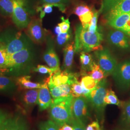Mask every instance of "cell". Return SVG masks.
Instances as JSON below:
<instances>
[{
    "mask_svg": "<svg viewBox=\"0 0 130 130\" xmlns=\"http://www.w3.org/2000/svg\"><path fill=\"white\" fill-rule=\"evenodd\" d=\"M79 61L83 74L91 70L93 61L92 56L88 53L82 51L80 53Z\"/></svg>",
    "mask_w": 130,
    "mask_h": 130,
    "instance_id": "obj_20",
    "label": "cell"
},
{
    "mask_svg": "<svg viewBox=\"0 0 130 130\" xmlns=\"http://www.w3.org/2000/svg\"><path fill=\"white\" fill-rule=\"evenodd\" d=\"M100 14L99 11H94L93 18L92 19L90 23L89 24L88 28L87 30L89 31L92 33H95L98 31V19Z\"/></svg>",
    "mask_w": 130,
    "mask_h": 130,
    "instance_id": "obj_37",
    "label": "cell"
},
{
    "mask_svg": "<svg viewBox=\"0 0 130 130\" xmlns=\"http://www.w3.org/2000/svg\"><path fill=\"white\" fill-rule=\"evenodd\" d=\"M72 95L66 98L53 100L50 109V116L59 128L64 124L70 125L73 119L72 112Z\"/></svg>",
    "mask_w": 130,
    "mask_h": 130,
    "instance_id": "obj_2",
    "label": "cell"
},
{
    "mask_svg": "<svg viewBox=\"0 0 130 130\" xmlns=\"http://www.w3.org/2000/svg\"><path fill=\"white\" fill-rule=\"evenodd\" d=\"M126 34H127V35H129V36H130V32H128L126 33Z\"/></svg>",
    "mask_w": 130,
    "mask_h": 130,
    "instance_id": "obj_46",
    "label": "cell"
},
{
    "mask_svg": "<svg viewBox=\"0 0 130 130\" xmlns=\"http://www.w3.org/2000/svg\"><path fill=\"white\" fill-rule=\"evenodd\" d=\"M54 6L57 7L56 5L48 4H44L42 6L38 7L37 11L40 13V19L42 20L46 14L51 13L53 11V7Z\"/></svg>",
    "mask_w": 130,
    "mask_h": 130,
    "instance_id": "obj_34",
    "label": "cell"
},
{
    "mask_svg": "<svg viewBox=\"0 0 130 130\" xmlns=\"http://www.w3.org/2000/svg\"><path fill=\"white\" fill-rule=\"evenodd\" d=\"M15 87V84L12 79L0 75V91H12Z\"/></svg>",
    "mask_w": 130,
    "mask_h": 130,
    "instance_id": "obj_27",
    "label": "cell"
},
{
    "mask_svg": "<svg viewBox=\"0 0 130 130\" xmlns=\"http://www.w3.org/2000/svg\"><path fill=\"white\" fill-rule=\"evenodd\" d=\"M29 14L27 0H14V11L12 18L18 28L19 29L27 28L31 21Z\"/></svg>",
    "mask_w": 130,
    "mask_h": 130,
    "instance_id": "obj_5",
    "label": "cell"
},
{
    "mask_svg": "<svg viewBox=\"0 0 130 130\" xmlns=\"http://www.w3.org/2000/svg\"><path fill=\"white\" fill-rule=\"evenodd\" d=\"M99 82L89 75H85L82 78L80 84L83 88L91 90L96 86Z\"/></svg>",
    "mask_w": 130,
    "mask_h": 130,
    "instance_id": "obj_28",
    "label": "cell"
},
{
    "mask_svg": "<svg viewBox=\"0 0 130 130\" xmlns=\"http://www.w3.org/2000/svg\"><path fill=\"white\" fill-rule=\"evenodd\" d=\"M43 4H53L57 6L62 12H65L66 10V6L70 0H41Z\"/></svg>",
    "mask_w": 130,
    "mask_h": 130,
    "instance_id": "obj_31",
    "label": "cell"
},
{
    "mask_svg": "<svg viewBox=\"0 0 130 130\" xmlns=\"http://www.w3.org/2000/svg\"><path fill=\"white\" fill-rule=\"evenodd\" d=\"M130 20V13L122 14L107 20L109 26L117 30L122 31Z\"/></svg>",
    "mask_w": 130,
    "mask_h": 130,
    "instance_id": "obj_19",
    "label": "cell"
},
{
    "mask_svg": "<svg viewBox=\"0 0 130 130\" xmlns=\"http://www.w3.org/2000/svg\"><path fill=\"white\" fill-rule=\"evenodd\" d=\"M39 89H29L25 92L22 96V103L27 108H30L37 104Z\"/></svg>",
    "mask_w": 130,
    "mask_h": 130,
    "instance_id": "obj_18",
    "label": "cell"
},
{
    "mask_svg": "<svg viewBox=\"0 0 130 130\" xmlns=\"http://www.w3.org/2000/svg\"><path fill=\"white\" fill-rule=\"evenodd\" d=\"M93 13L94 11H93V10H91L88 13L79 17V19L81 22L82 27L84 28L88 29L89 24L93 18Z\"/></svg>",
    "mask_w": 130,
    "mask_h": 130,
    "instance_id": "obj_35",
    "label": "cell"
},
{
    "mask_svg": "<svg viewBox=\"0 0 130 130\" xmlns=\"http://www.w3.org/2000/svg\"><path fill=\"white\" fill-rule=\"evenodd\" d=\"M60 70V69H59ZM59 70H56L55 69H53L49 67H47L44 65H38L36 68H35L33 69V71L35 72H37L42 74H48L49 75L53 74L56 71Z\"/></svg>",
    "mask_w": 130,
    "mask_h": 130,
    "instance_id": "obj_36",
    "label": "cell"
},
{
    "mask_svg": "<svg viewBox=\"0 0 130 130\" xmlns=\"http://www.w3.org/2000/svg\"><path fill=\"white\" fill-rule=\"evenodd\" d=\"M26 32L36 43H42L46 41V31L42 27V20L40 19H32L27 28Z\"/></svg>",
    "mask_w": 130,
    "mask_h": 130,
    "instance_id": "obj_9",
    "label": "cell"
},
{
    "mask_svg": "<svg viewBox=\"0 0 130 130\" xmlns=\"http://www.w3.org/2000/svg\"><path fill=\"white\" fill-rule=\"evenodd\" d=\"M86 130H103L98 121H93L86 127Z\"/></svg>",
    "mask_w": 130,
    "mask_h": 130,
    "instance_id": "obj_41",
    "label": "cell"
},
{
    "mask_svg": "<svg viewBox=\"0 0 130 130\" xmlns=\"http://www.w3.org/2000/svg\"><path fill=\"white\" fill-rule=\"evenodd\" d=\"M27 121L19 115L7 118L0 127V130H28Z\"/></svg>",
    "mask_w": 130,
    "mask_h": 130,
    "instance_id": "obj_13",
    "label": "cell"
},
{
    "mask_svg": "<svg viewBox=\"0 0 130 130\" xmlns=\"http://www.w3.org/2000/svg\"><path fill=\"white\" fill-rule=\"evenodd\" d=\"M130 13V0H120L105 15L107 20L122 14Z\"/></svg>",
    "mask_w": 130,
    "mask_h": 130,
    "instance_id": "obj_15",
    "label": "cell"
},
{
    "mask_svg": "<svg viewBox=\"0 0 130 130\" xmlns=\"http://www.w3.org/2000/svg\"><path fill=\"white\" fill-rule=\"evenodd\" d=\"M48 86L53 100L66 98L72 95L71 93V87L69 84H63L58 86Z\"/></svg>",
    "mask_w": 130,
    "mask_h": 130,
    "instance_id": "obj_17",
    "label": "cell"
},
{
    "mask_svg": "<svg viewBox=\"0 0 130 130\" xmlns=\"http://www.w3.org/2000/svg\"><path fill=\"white\" fill-rule=\"evenodd\" d=\"M120 1V0H103L99 13L106 15Z\"/></svg>",
    "mask_w": 130,
    "mask_h": 130,
    "instance_id": "obj_29",
    "label": "cell"
},
{
    "mask_svg": "<svg viewBox=\"0 0 130 130\" xmlns=\"http://www.w3.org/2000/svg\"><path fill=\"white\" fill-rule=\"evenodd\" d=\"M7 117L8 115L5 112L0 109V127Z\"/></svg>",
    "mask_w": 130,
    "mask_h": 130,
    "instance_id": "obj_42",
    "label": "cell"
},
{
    "mask_svg": "<svg viewBox=\"0 0 130 130\" xmlns=\"http://www.w3.org/2000/svg\"><path fill=\"white\" fill-rule=\"evenodd\" d=\"M73 128V130H86L85 125L84 123L79 120H76L73 118V120L70 124Z\"/></svg>",
    "mask_w": 130,
    "mask_h": 130,
    "instance_id": "obj_40",
    "label": "cell"
},
{
    "mask_svg": "<svg viewBox=\"0 0 130 130\" xmlns=\"http://www.w3.org/2000/svg\"><path fill=\"white\" fill-rule=\"evenodd\" d=\"M94 55L97 58L98 64L105 72L106 76L112 75L118 63L109 49L103 48L102 49L95 51Z\"/></svg>",
    "mask_w": 130,
    "mask_h": 130,
    "instance_id": "obj_7",
    "label": "cell"
},
{
    "mask_svg": "<svg viewBox=\"0 0 130 130\" xmlns=\"http://www.w3.org/2000/svg\"><path fill=\"white\" fill-rule=\"evenodd\" d=\"M62 130H73V128L71 126L68 124H66L61 127Z\"/></svg>",
    "mask_w": 130,
    "mask_h": 130,
    "instance_id": "obj_43",
    "label": "cell"
},
{
    "mask_svg": "<svg viewBox=\"0 0 130 130\" xmlns=\"http://www.w3.org/2000/svg\"><path fill=\"white\" fill-rule=\"evenodd\" d=\"M51 97L48 84L45 82L42 84V87L39 89L37 104L39 107L40 111H42L50 107L53 101Z\"/></svg>",
    "mask_w": 130,
    "mask_h": 130,
    "instance_id": "obj_14",
    "label": "cell"
},
{
    "mask_svg": "<svg viewBox=\"0 0 130 130\" xmlns=\"http://www.w3.org/2000/svg\"><path fill=\"white\" fill-rule=\"evenodd\" d=\"M55 32L57 35H58L59 34L61 33H62L61 31V28L58 25H57L55 28Z\"/></svg>",
    "mask_w": 130,
    "mask_h": 130,
    "instance_id": "obj_44",
    "label": "cell"
},
{
    "mask_svg": "<svg viewBox=\"0 0 130 130\" xmlns=\"http://www.w3.org/2000/svg\"><path fill=\"white\" fill-rule=\"evenodd\" d=\"M108 42L113 46L117 47L122 50L130 49V44L128 38L125 33L119 30H111L107 36Z\"/></svg>",
    "mask_w": 130,
    "mask_h": 130,
    "instance_id": "obj_11",
    "label": "cell"
},
{
    "mask_svg": "<svg viewBox=\"0 0 130 130\" xmlns=\"http://www.w3.org/2000/svg\"><path fill=\"white\" fill-rule=\"evenodd\" d=\"M14 11V0H0V14L4 17H12Z\"/></svg>",
    "mask_w": 130,
    "mask_h": 130,
    "instance_id": "obj_22",
    "label": "cell"
},
{
    "mask_svg": "<svg viewBox=\"0 0 130 130\" xmlns=\"http://www.w3.org/2000/svg\"><path fill=\"white\" fill-rule=\"evenodd\" d=\"M71 93L73 98H78L83 95V88L78 80V79L75 80L73 83L71 84Z\"/></svg>",
    "mask_w": 130,
    "mask_h": 130,
    "instance_id": "obj_30",
    "label": "cell"
},
{
    "mask_svg": "<svg viewBox=\"0 0 130 130\" xmlns=\"http://www.w3.org/2000/svg\"><path fill=\"white\" fill-rule=\"evenodd\" d=\"M108 83L106 79L100 80L96 86L91 90L86 98L90 104L99 123L102 124L104 121L105 110L106 105L104 100L106 95Z\"/></svg>",
    "mask_w": 130,
    "mask_h": 130,
    "instance_id": "obj_3",
    "label": "cell"
},
{
    "mask_svg": "<svg viewBox=\"0 0 130 130\" xmlns=\"http://www.w3.org/2000/svg\"><path fill=\"white\" fill-rule=\"evenodd\" d=\"M40 130H58L59 127L52 120L41 122L38 125Z\"/></svg>",
    "mask_w": 130,
    "mask_h": 130,
    "instance_id": "obj_33",
    "label": "cell"
},
{
    "mask_svg": "<svg viewBox=\"0 0 130 130\" xmlns=\"http://www.w3.org/2000/svg\"><path fill=\"white\" fill-rule=\"evenodd\" d=\"M103 40V35L97 31L92 33L87 29H85L82 24L76 26L75 32V53L84 51L90 52L102 49L101 43Z\"/></svg>",
    "mask_w": 130,
    "mask_h": 130,
    "instance_id": "obj_1",
    "label": "cell"
},
{
    "mask_svg": "<svg viewBox=\"0 0 130 130\" xmlns=\"http://www.w3.org/2000/svg\"><path fill=\"white\" fill-rule=\"evenodd\" d=\"M62 22L58 25L60 27L62 33H66L68 32L70 29V21L69 19H64L63 17L61 18Z\"/></svg>",
    "mask_w": 130,
    "mask_h": 130,
    "instance_id": "obj_39",
    "label": "cell"
},
{
    "mask_svg": "<svg viewBox=\"0 0 130 130\" xmlns=\"http://www.w3.org/2000/svg\"><path fill=\"white\" fill-rule=\"evenodd\" d=\"M46 49L44 52L43 58L47 65L53 69H60V61L56 53L53 39L50 36L47 37Z\"/></svg>",
    "mask_w": 130,
    "mask_h": 130,
    "instance_id": "obj_10",
    "label": "cell"
},
{
    "mask_svg": "<svg viewBox=\"0 0 130 130\" xmlns=\"http://www.w3.org/2000/svg\"><path fill=\"white\" fill-rule=\"evenodd\" d=\"M30 76H24L19 77L17 79V82L19 86L23 89H34L41 88L42 84L31 82Z\"/></svg>",
    "mask_w": 130,
    "mask_h": 130,
    "instance_id": "obj_21",
    "label": "cell"
},
{
    "mask_svg": "<svg viewBox=\"0 0 130 130\" xmlns=\"http://www.w3.org/2000/svg\"><path fill=\"white\" fill-rule=\"evenodd\" d=\"M112 76L115 85L119 91H128L130 88V58L118 63Z\"/></svg>",
    "mask_w": 130,
    "mask_h": 130,
    "instance_id": "obj_4",
    "label": "cell"
},
{
    "mask_svg": "<svg viewBox=\"0 0 130 130\" xmlns=\"http://www.w3.org/2000/svg\"><path fill=\"white\" fill-rule=\"evenodd\" d=\"M92 10L86 5H81L76 6L74 10V13L78 17L86 14Z\"/></svg>",
    "mask_w": 130,
    "mask_h": 130,
    "instance_id": "obj_38",
    "label": "cell"
},
{
    "mask_svg": "<svg viewBox=\"0 0 130 130\" xmlns=\"http://www.w3.org/2000/svg\"><path fill=\"white\" fill-rule=\"evenodd\" d=\"M32 58L33 52L29 45L10 56L8 59L7 71L23 68L30 63Z\"/></svg>",
    "mask_w": 130,
    "mask_h": 130,
    "instance_id": "obj_6",
    "label": "cell"
},
{
    "mask_svg": "<svg viewBox=\"0 0 130 130\" xmlns=\"http://www.w3.org/2000/svg\"><path fill=\"white\" fill-rule=\"evenodd\" d=\"M88 74L98 82H100L103 79H105L107 77L105 72L101 69L98 64H97L94 61L91 70L88 72Z\"/></svg>",
    "mask_w": 130,
    "mask_h": 130,
    "instance_id": "obj_25",
    "label": "cell"
},
{
    "mask_svg": "<svg viewBox=\"0 0 130 130\" xmlns=\"http://www.w3.org/2000/svg\"><path fill=\"white\" fill-rule=\"evenodd\" d=\"M72 37V33L70 30L67 32L61 33L57 35L56 37V42L57 44L62 46L64 45L70 41L71 38Z\"/></svg>",
    "mask_w": 130,
    "mask_h": 130,
    "instance_id": "obj_32",
    "label": "cell"
},
{
    "mask_svg": "<svg viewBox=\"0 0 130 130\" xmlns=\"http://www.w3.org/2000/svg\"><path fill=\"white\" fill-rule=\"evenodd\" d=\"M115 130H130V127H123V128L119 129H116Z\"/></svg>",
    "mask_w": 130,
    "mask_h": 130,
    "instance_id": "obj_45",
    "label": "cell"
},
{
    "mask_svg": "<svg viewBox=\"0 0 130 130\" xmlns=\"http://www.w3.org/2000/svg\"><path fill=\"white\" fill-rule=\"evenodd\" d=\"M88 101L83 96L73 98L72 112L73 118L83 122L85 125L90 118Z\"/></svg>",
    "mask_w": 130,
    "mask_h": 130,
    "instance_id": "obj_8",
    "label": "cell"
},
{
    "mask_svg": "<svg viewBox=\"0 0 130 130\" xmlns=\"http://www.w3.org/2000/svg\"></svg>",
    "mask_w": 130,
    "mask_h": 130,
    "instance_id": "obj_47",
    "label": "cell"
},
{
    "mask_svg": "<svg viewBox=\"0 0 130 130\" xmlns=\"http://www.w3.org/2000/svg\"><path fill=\"white\" fill-rule=\"evenodd\" d=\"M122 107L120 124L123 127H130V99L124 102Z\"/></svg>",
    "mask_w": 130,
    "mask_h": 130,
    "instance_id": "obj_24",
    "label": "cell"
},
{
    "mask_svg": "<svg viewBox=\"0 0 130 130\" xmlns=\"http://www.w3.org/2000/svg\"><path fill=\"white\" fill-rule=\"evenodd\" d=\"M8 56L6 43L0 40V73L7 71Z\"/></svg>",
    "mask_w": 130,
    "mask_h": 130,
    "instance_id": "obj_23",
    "label": "cell"
},
{
    "mask_svg": "<svg viewBox=\"0 0 130 130\" xmlns=\"http://www.w3.org/2000/svg\"><path fill=\"white\" fill-rule=\"evenodd\" d=\"M4 41V40H3ZM6 43L8 59L12 55L29 45L27 37L22 34H18L14 37L10 38Z\"/></svg>",
    "mask_w": 130,
    "mask_h": 130,
    "instance_id": "obj_12",
    "label": "cell"
},
{
    "mask_svg": "<svg viewBox=\"0 0 130 130\" xmlns=\"http://www.w3.org/2000/svg\"><path fill=\"white\" fill-rule=\"evenodd\" d=\"M75 53L74 41L68 43L63 49L64 61L63 68L64 70L70 72L72 68Z\"/></svg>",
    "mask_w": 130,
    "mask_h": 130,
    "instance_id": "obj_16",
    "label": "cell"
},
{
    "mask_svg": "<svg viewBox=\"0 0 130 130\" xmlns=\"http://www.w3.org/2000/svg\"><path fill=\"white\" fill-rule=\"evenodd\" d=\"M104 102L105 104L107 105H114L119 107L123 106L124 103L119 100L115 92L111 89L107 90L106 95L105 98Z\"/></svg>",
    "mask_w": 130,
    "mask_h": 130,
    "instance_id": "obj_26",
    "label": "cell"
}]
</instances>
